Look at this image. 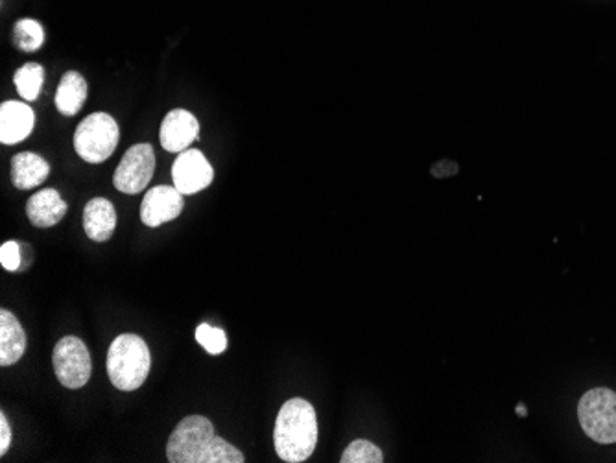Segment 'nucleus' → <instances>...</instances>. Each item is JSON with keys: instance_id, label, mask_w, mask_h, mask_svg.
<instances>
[{"instance_id": "1", "label": "nucleus", "mask_w": 616, "mask_h": 463, "mask_svg": "<svg viewBox=\"0 0 616 463\" xmlns=\"http://www.w3.org/2000/svg\"><path fill=\"white\" fill-rule=\"evenodd\" d=\"M277 456L288 463L305 462L318 445V416L307 399H290L279 410L273 430Z\"/></svg>"}, {"instance_id": "2", "label": "nucleus", "mask_w": 616, "mask_h": 463, "mask_svg": "<svg viewBox=\"0 0 616 463\" xmlns=\"http://www.w3.org/2000/svg\"><path fill=\"white\" fill-rule=\"evenodd\" d=\"M152 366L150 349L137 334H120L107 351V375L120 392H135L148 379Z\"/></svg>"}, {"instance_id": "3", "label": "nucleus", "mask_w": 616, "mask_h": 463, "mask_svg": "<svg viewBox=\"0 0 616 463\" xmlns=\"http://www.w3.org/2000/svg\"><path fill=\"white\" fill-rule=\"evenodd\" d=\"M117 120L107 113H93L80 122L74 133V150L85 163L98 165L107 161L119 146Z\"/></svg>"}, {"instance_id": "4", "label": "nucleus", "mask_w": 616, "mask_h": 463, "mask_svg": "<svg viewBox=\"0 0 616 463\" xmlns=\"http://www.w3.org/2000/svg\"><path fill=\"white\" fill-rule=\"evenodd\" d=\"M216 434L211 419L189 416L181 419L168 438L166 458L170 463H203Z\"/></svg>"}, {"instance_id": "5", "label": "nucleus", "mask_w": 616, "mask_h": 463, "mask_svg": "<svg viewBox=\"0 0 616 463\" xmlns=\"http://www.w3.org/2000/svg\"><path fill=\"white\" fill-rule=\"evenodd\" d=\"M583 432L602 445L616 443V393L609 388H594L578 404Z\"/></svg>"}, {"instance_id": "6", "label": "nucleus", "mask_w": 616, "mask_h": 463, "mask_svg": "<svg viewBox=\"0 0 616 463\" xmlns=\"http://www.w3.org/2000/svg\"><path fill=\"white\" fill-rule=\"evenodd\" d=\"M52 364L56 377L69 390H78L91 379L93 362L87 345L76 336H65L54 347Z\"/></svg>"}, {"instance_id": "7", "label": "nucleus", "mask_w": 616, "mask_h": 463, "mask_svg": "<svg viewBox=\"0 0 616 463\" xmlns=\"http://www.w3.org/2000/svg\"><path fill=\"white\" fill-rule=\"evenodd\" d=\"M154 172L155 154L152 144H135L124 154L119 168L115 170L113 185L124 194H139L148 187Z\"/></svg>"}, {"instance_id": "8", "label": "nucleus", "mask_w": 616, "mask_h": 463, "mask_svg": "<svg viewBox=\"0 0 616 463\" xmlns=\"http://www.w3.org/2000/svg\"><path fill=\"white\" fill-rule=\"evenodd\" d=\"M172 179L174 187L183 196L198 194L200 190L207 189L214 179V170L209 159L196 148H189L178 155L172 165Z\"/></svg>"}, {"instance_id": "9", "label": "nucleus", "mask_w": 616, "mask_h": 463, "mask_svg": "<svg viewBox=\"0 0 616 463\" xmlns=\"http://www.w3.org/2000/svg\"><path fill=\"white\" fill-rule=\"evenodd\" d=\"M183 211V194L176 187L159 185L144 194L141 220L144 226L159 227L176 220Z\"/></svg>"}, {"instance_id": "10", "label": "nucleus", "mask_w": 616, "mask_h": 463, "mask_svg": "<svg viewBox=\"0 0 616 463\" xmlns=\"http://www.w3.org/2000/svg\"><path fill=\"white\" fill-rule=\"evenodd\" d=\"M159 135L166 152L181 154L198 139L200 122L187 109H172L163 120Z\"/></svg>"}, {"instance_id": "11", "label": "nucleus", "mask_w": 616, "mask_h": 463, "mask_svg": "<svg viewBox=\"0 0 616 463\" xmlns=\"http://www.w3.org/2000/svg\"><path fill=\"white\" fill-rule=\"evenodd\" d=\"M36 126L34 109L26 102H4L0 106V141L19 144L30 137Z\"/></svg>"}, {"instance_id": "12", "label": "nucleus", "mask_w": 616, "mask_h": 463, "mask_svg": "<svg viewBox=\"0 0 616 463\" xmlns=\"http://www.w3.org/2000/svg\"><path fill=\"white\" fill-rule=\"evenodd\" d=\"M85 235L95 242H106L117 229L115 205L106 198H93L83 209Z\"/></svg>"}, {"instance_id": "13", "label": "nucleus", "mask_w": 616, "mask_h": 463, "mask_svg": "<svg viewBox=\"0 0 616 463\" xmlns=\"http://www.w3.org/2000/svg\"><path fill=\"white\" fill-rule=\"evenodd\" d=\"M67 203L60 192L54 189L39 190L26 202V216L36 227H52L60 224L67 214Z\"/></svg>"}, {"instance_id": "14", "label": "nucleus", "mask_w": 616, "mask_h": 463, "mask_svg": "<svg viewBox=\"0 0 616 463\" xmlns=\"http://www.w3.org/2000/svg\"><path fill=\"white\" fill-rule=\"evenodd\" d=\"M10 174H12V183L17 189H36L41 183L47 181L50 165L41 155L34 154V152H21V154L13 155Z\"/></svg>"}, {"instance_id": "15", "label": "nucleus", "mask_w": 616, "mask_h": 463, "mask_svg": "<svg viewBox=\"0 0 616 463\" xmlns=\"http://www.w3.org/2000/svg\"><path fill=\"white\" fill-rule=\"evenodd\" d=\"M26 351V333L10 310L0 312V366H13Z\"/></svg>"}, {"instance_id": "16", "label": "nucleus", "mask_w": 616, "mask_h": 463, "mask_svg": "<svg viewBox=\"0 0 616 463\" xmlns=\"http://www.w3.org/2000/svg\"><path fill=\"white\" fill-rule=\"evenodd\" d=\"M87 100V82L80 72L69 71L63 74L58 91L54 96V104L61 115L74 117L80 113Z\"/></svg>"}, {"instance_id": "17", "label": "nucleus", "mask_w": 616, "mask_h": 463, "mask_svg": "<svg viewBox=\"0 0 616 463\" xmlns=\"http://www.w3.org/2000/svg\"><path fill=\"white\" fill-rule=\"evenodd\" d=\"M13 84L24 102H34L43 91L45 69L39 63H26L13 76Z\"/></svg>"}, {"instance_id": "18", "label": "nucleus", "mask_w": 616, "mask_h": 463, "mask_svg": "<svg viewBox=\"0 0 616 463\" xmlns=\"http://www.w3.org/2000/svg\"><path fill=\"white\" fill-rule=\"evenodd\" d=\"M12 41L23 52H37L45 43V30L36 19H21L13 26Z\"/></svg>"}, {"instance_id": "19", "label": "nucleus", "mask_w": 616, "mask_h": 463, "mask_svg": "<svg viewBox=\"0 0 616 463\" xmlns=\"http://www.w3.org/2000/svg\"><path fill=\"white\" fill-rule=\"evenodd\" d=\"M342 463H382L384 454L375 443L366 440H356L345 449Z\"/></svg>"}, {"instance_id": "20", "label": "nucleus", "mask_w": 616, "mask_h": 463, "mask_svg": "<svg viewBox=\"0 0 616 463\" xmlns=\"http://www.w3.org/2000/svg\"><path fill=\"white\" fill-rule=\"evenodd\" d=\"M196 340L202 345L203 349L209 355H222L227 349V334L226 331L213 327L209 323H202L196 329Z\"/></svg>"}, {"instance_id": "21", "label": "nucleus", "mask_w": 616, "mask_h": 463, "mask_svg": "<svg viewBox=\"0 0 616 463\" xmlns=\"http://www.w3.org/2000/svg\"><path fill=\"white\" fill-rule=\"evenodd\" d=\"M244 462H246L244 454L238 451L235 445H231L229 441L224 440V438H220V436H216V438H214L213 443H211V447H209V451H207L205 458H203V463Z\"/></svg>"}, {"instance_id": "22", "label": "nucleus", "mask_w": 616, "mask_h": 463, "mask_svg": "<svg viewBox=\"0 0 616 463\" xmlns=\"http://www.w3.org/2000/svg\"><path fill=\"white\" fill-rule=\"evenodd\" d=\"M0 264L8 272H17L21 266V246L15 240H8L0 248Z\"/></svg>"}, {"instance_id": "23", "label": "nucleus", "mask_w": 616, "mask_h": 463, "mask_svg": "<svg viewBox=\"0 0 616 463\" xmlns=\"http://www.w3.org/2000/svg\"><path fill=\"white\" fill-rule=\"evenodd\" d=\"M12 445V427L4 414H0V456H4Z\"/></svg>"}, {"instance_id": "24", "label": "nucleus", "mask_w": 616, "mask_h": 463, "mask_svg": "<svg viewBox=\"0 0 616 463\" xmlns=\"http://www.w3.org/2000/svg\"><path fill=\"white\" fill-rule=\"evenodd\" d=\"M517 414H519V416L521 417L528 416V412H526V408H524L522 404H519V406H517Z\"/></svg>"}]
</instances>
